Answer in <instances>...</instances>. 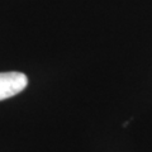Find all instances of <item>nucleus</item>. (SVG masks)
<instances>
[{"instance_id": "f257e3e1", "label": "nucleus", "mask_w": 152, "mask_h": 152, "mask_svg": "<svg viewBox=\"0 0 152 152\" xmlns=\"http://www.w3.org/2000/svg\"><path fill=\"white\" fill-rule=\"evenodd\" d=\"M28 85V77L17 71L0 72V100H5L23 91Z\"/></svg>"}]
</instances>
